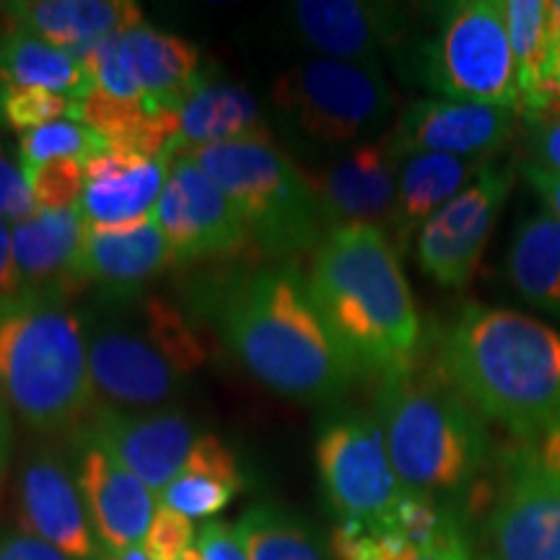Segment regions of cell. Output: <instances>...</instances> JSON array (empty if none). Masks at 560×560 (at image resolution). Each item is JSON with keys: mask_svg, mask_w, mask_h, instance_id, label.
<instances>
[{"mask_svg": "<svg viewBox=\"0 0 560 560\" xmlns=\"http://www.w3.org/2000/svg\"><path fill=\"white\" fill-rule=\"evenodd\" d=\"M514 179V164L493 161L465 192L446 202L418 231V265L441 289H465L470 283Z\"/></svg>", "mask_w": 560, "mask_h": 560, "instance_id": "cell-12", "label": "cell"}, {"mask_svg": "<svg viewBox=\"0 0 560 560\" xmlns=\"http://www.w3.org/2000/svg\"><path fill=\"white\" fill-rule=\"evenodd\" d=\"M120 45L143 102L151 107L179 109V104L206 81L200 73V50L177 34L140 24L120 34Z\"/></svg>", "mask_w": 560, "mask_h": 560, "instance_id": "cell-25", "label": "cell"}, {"mask_svg": "<svg viewBox=\"0 0 560 560\" xmlns=\"http://www.w3.org/2000/svg\"><path fill=\"white\" fill-rule=\"evenodd\" d=\"M172 265L170 244L161 234L156 219L128 229L86 226L79 260V280L81 289L94 285L100 296H136Z\"/></svg>", "mask_w": 560, "mask_h": 560, "instance_id": "cell-21", "label": "cell"}, {"mask_svg": "<svg viewBox=\"0 0 560 560\" xmlns=\"http://www.w3.org/2000/svg\"><path fill=\"white\" fill-rule=\"evenodd\" d=\"M192 520L166 506H159L143 540V550L151 560H182L192 550Z\"/></svg>", "mask_w": 560, "mask_h": 560, "instance_id": "cell-35", "label": "cell"}, {"mask_svg": "<svg viewBox=\"0 0 560 560\" xmlns=\"http://www.w3.org/2000/svg\"><path fill=\"white\" fill-rule=\"evenodd\" d=\"M13 32V21H11V13H9V3H0V39L5 37V34Z\"/></svg>", "mask_w": 560, "mask_h": 560, "instance_id": "cell-48", "label": "cell"}, {"mask_svg": "<svg viewBox=\"0 0 560 560\" xmlns=\"http://www.w3.org/2000/svg\"><path fill=\"white\" fill-rule=\"evenodd\" d=\"M107 149V140L79 120H58L50 125L26 132L19 140V164L21 170L32 172L39 164L58 159L86 161L102 156Z\"/></svg>", "mask_w": 560, "mask_h": 560, "instance_id": "cell-32", "label": "cell"}, {"mask_svg": "<svg viewBox=\"0 0 560 560\" xmlns=\"http://www.w3.org/2000/svg\"><path fill=\"white\" fill-rule=\"evenodd\" d=\"M0 392L32 431L81 429L94 410L83 314L66 296H26L0 317Z\"/></svg>", "mask_w": 560, "mask_h": 560, "instance_id": "cell-6", "label": "cell"}, {"mask_svg": "<svg viewBox=\"0 0 560 560\" xmlns=\"http://www.w3.org/2000/svg\"><path fill=\"white\" fill-rule=\"evenodd\" d=\"M503 19L516 62L522 117L535 109L548 62V3L545 0H503Z\"/></svg>", "mask_w": 560, "mask_h": 560, "instance_id": "cell-31", "label": "cell"}, {"mask_svg": "<svg viewBox=\"0 0 560 560\" xmlns=\"http://www.w3.org/2000/svg\"><path fill=\"white\" fill-rule=\"evenodd\" d=\"M486 535L493 560H560V472L535 459L516 467Z\"/></svg>", "mask_w": 560, "mask_h": 560, "instance_id": "cell-19", "label": "cell"}, {"mask_svg": "<svg viewBox=\"0 0 560 560\" xmlns=\"http://www.w3.org/2000/svg\"><path fill=\"white\" fill-rule=\"evenodd\" d=\"M397 58L405 75L441 100L495 104L522 115L501 0L436 5L429 34L410 37Z\"/></svg>", "mask_w": 560, "mask_h": 560, "instance_id": "cell-8", "label": "cell"}, {"mask_svg": "<svg viewBox=\"0 0 560 560\" xmlns=\"http://www.w3.org/2000/svg\"><path fill=\"white\" fill-rule=\"evenodd\" d=\"M548 115H560V81L542 86L540 100H537L535 109H532L524 120L535 122V120H540V117H548Z\"/></svg>", "mask_w": 560, "mask_h": 560, "instance_id": "cell-44", "label": "cell"}, {"mask_svg": "<svg viewBox=\"0 0 560 560\" xmlns=\"http://www.w3.org/2000/svg\"><path fill=\"white\" fill-rule=\"evenodd\" d=\"M32 198L37 210H70L79 208L86 190V164L75 159H58L39 164L26 172Z\"/></svg>", "mask_w": 560, "mask_h": 560, "instance_id": "cell-34", "label": "cell"}, {"mask_svg": "<svg viewBox=\"0 0 560 560\" xmlns=\"http://www.w3.org/2000/svg\"><path fill=\"white\" fill-rule=\"evenodd\" d=\"M81 314L94 408L164 410L208 359L195 322L164 296H100Z\"/></svg>", "mask_w": 560, "mask_h": 560, "instance_id": "cell-5", "label": "cell"}, {"mask_svg": "<svg viewBox=\"0 0 560 560\" xmlns=\"http://www.w3.org/2000/svg\"><path fill=\"white\" fill-rule=\"evenodd\" d=\"M314 454L325 499L340 522L380 520L408 493L392 467L380 420L366 412L342 410L327 418Z\"/></svg>", "mask_w": 560, "mask_h": 560, "instance_id": "cell-10", "label": "cell"}, {"mask_svg": "<svg viewBox=\"0 0 560 560\" xmlns=\"http://www.w3.org/2000/svg\"><path fill=\"white\" fill-rule=\"evenodd\" d=\"M192 159L247 223L252 247L270 260H293L317 249L327 223L306 172L276 143L270 132L231 143L174 149Z\"/></svg>", "mask_w": 560, "mask_h": 560, "instance_id": "cell-7", "label": "cell"}, {"mask_svg": "<svg viewBox=\"0 0 560 560\" xmlns=\"http://www.w3.org/2000/svg\"><path fill=\"white\" fill-rule=\"evenodd\" d=\"M73 433L96 441L153 493H164L200 439L192 420L172 408L145 412L94 408Z\"/></svg>", "mask_w": 560, "mask_h": 560, "instance_id": "cell-15", "label": "cell"}, {"mask_svg": "<svg viewBox=\"0 0 560 560\" xmlns=\"http://www.w3.org/2000/svg\"><path fill=\"white\" fill-rule=\"evenodd\" d=\"M306 291L355 376L382 380L423 353V322L387 231H327L314 249Z\"/></svg>", "mask_w": 560, "mask_h": 560, "instance_id": "cell-2", "label": "cell"}, {"mask_svg": "<svg viewBox=\"0 0 560 560\" xmlns=\"http://www.w3.org/2000/svg\"><path fill=\"white\" fill-rule=\"evenodd\" d=\"M293 32L322 58L382 62L412 37L410 13L395 3L363 0H301L291 5Z\"/></svg>", "mask_w": 560, "mask_h": 560, "instance_id": "cell-16", "label": "cell"}, {"mask_svg": "<svg viewBox=\"0 0 560 560\" xmlns=\"http://www.w3.org/2000/svg\"><path fill=\"white\" fill-rule=\"evenodd\" d=\"M172 153L145 161L104 151L86 161V190L79 213L89 229H128L153 219L166 179Z\"/></svg>", "mask_w": 560, "mask_h": 560, "instance_id": "cell-20", "label": "cell"}, {"mask_svg": "<svg viewBox=\"0 0 560 560\" xmlns=\"http://www.w3.org/2000/svg\"><path fill=\"white\" fill-rule=\"evenodd\" d=\"M79 102L55 91L32 86H0V122L5 128L26 136V132L58 120H75Z\"/></svg>", "mask_w": 560, "mask_h": 560, "instance_id": "cell-33", "label": "cell"}, {"mask_svg": "<svg viewBox=\"0 0 560 560\" xmlns=\"http://www.w3.org/2000/svg\"><path fill=\"white\" fill-rule=\"evenodd\" d=\"M242 488L244 475L236 454L219 436L202 433L177 478L161 493V506L187 520H208L226 509Z\"/></svg>", "mask_w": 560, "mask_h": 560, "instance_id": "cell-26", "label": "cell"}, {"mask_svg": "<svg viewBox=\"0 0 560 560\" xmlns=\"http://www.w3.org/2000/svg\"><path fill=\"white\" fill-rule=\"evenodd\" d=\"M272 102L301 138L346 151L387 136L395 91L382 62L310 58L278 75Z\"/></svg>", "mask_w": 560, "mask_h": 560, "instance_id": "cell-9", "label": "cell"}, {"mask_svg": "<svg viewBox=\"0 0 560 560\" xmlns=\"http://www.w3.org/2000/svg\"><path fill=\"white\" fill-rule=\"evenodd\" d=\"M9 13L13 32L79 52V58L104 39L143 24V11L130 0H19L9 3Z\"/></svg>", "mask_w": 560, "mask_h": 560, "instance_id": "cell-23", "label": "cell"}, {"mask_svg": "<svg viewBox=\"0 0 560 560\" xmlns=\"http://www.w3.org/2000/svg\"><path fill=\"white\" fill-rule=\"evenodd\" d=\"M200 560H249L247 550L236 535V527L229 522H208L198 540Z\"/></svg>", "mask_w": 560, "mask_h": 560, "instance_id": "cell-39", "label": "cell"}, {"mask_svg": "<svg viewBox=\"0 0 560 560\" xmlns=\"http://www.w3.org/2000/svg\"><path fill=\"white\" fill-rule=\"evenodd\" d=\"M506 270L524 301L560 319V221L556 215L542 210L516 226Z\"/></svg>", "mask_w": 560, "mask_h": 560, "instance_id": "cell-28", "label": "cell"}, {"mask_svg": "<svg viewBox=\"0 0 560 560\" xmlns=\"http://www.w3.org/2000/svg\"><path fill=\"white\" fill-rule=\"evenodd\" d=\"M400 560H472L470 550H467L465 537L457 524L444 532V535L436 537V540L429 545H420V548L410 550L408 556H402Z\"/></svg>", "mask_w": 560, "mask_h": 560, "instance_id": "cell-41", "label": "cell"}, {"mask_svg": "<svg viewBox=\"0 0 560 560\" xmlns=\"http://www.w3.org/2000/svg\"><path fill=\"white\" fill-rule=\"evenodd\" d=\"M556 81H560V0L548 3V62H545L542 86ZM537 100H540V96H537Z\"/></svg>", "mask_w": 560, "mask_h": 560, "instance_id": "cell-43", "label": "cell"}, {"mask_svg": "<svg viewBox=\"0 0 560 560\" xmlns=\"http://www.w3.org/2000/svg\"><path fill=\"white\" fill-rule=\"evenodd\" d=\"M94 560H151V558L145 556L143 545H138V548H130V550H125V552H117V556H109V552H100V556H96ZM182 560H200L198 550H190Z\"/></svg>", "mask_w": 560, "mask_h": 560, "instance_id": "cell-47", "label": "cell"}, {"mask_svg": "<svg viewBox=\"0 0 560 560\" xmlns=\"http://www.w3.org/2000/svg\"><path fill=\"white\" fill-rule=\"evenodd\" d=\"M70 436L79 452L75 480L86 503L89 522L100 540V550L117 556L138 548L149 535L153 514L159 509L156 493L96 441L83 433H70Z\"/></svg>", "mask_w": 560, "mask_h": 560, "instance_id": "cell-18", "label": "cell"}, {"mask_svg": "<svg viewBox=\"0 0 560 560\" xmlns=\"http://www.w3.org/2000/svg\"><path fill=\"white\" fill-rule=\"evenodd\" d=\"M202 314L229 353L278 395L332 402L353 382L296 262L226 272L202 291Z\"/></svg>", "mask_w": 560, "mask_h": 560, "instance_id": "cell-1", "label": "cell"}, {"mask_svg": "<svg viewBox=\"0 0 560 560\" xmlns=\"http://www.w3.org/2000/svg\"><path fill=\"white\" fill-rule=\"evenodd\" d=\"M402 159L389 136L340 151L306 172L317 195L327 231L340 226H376L392 234L397 215V179Z\"/></svg>", "mask_w": 560, "mask_h": 560, "instance_id": "cell-13", "label": "cell"}, {"mask_svg": "<svg viewBox=\"0 0 560 560\" xmlns=\"http://www.w3.org/2000/svg\"><path fill=\"white\" fill-rule=\"evenodd\" d=\"M16 506L26 535L39 537L73 560L100 556L79 480L70 475L60 452L42 446L26 454L19 467Z\"/></svg>", "mask_w": 560, "mask_h": 560, "instance_id": "cell-17", "label": "cell"}, {"mask_svg": "<svg viewBox=\"0 0 560 560\" xmlns=\"http://www.w3.org/2000/svg\"><path fill=\"white\" fill-rule=\"evenodd\" d=\"M436 359L480 418L522 439L560 431V335L527 314L470 304Z\"/></svg>", "mask_w": 560, "mask_h": 560, "instance_id": "cell-3", "label": "cell"}, {"mask_svg": "<svg viewBox=\"0 0 560 560\" xmlns=\"http://www.w3.org/2000/svg\"><path fill=\"white\" fill-rule=\"evenodd\" d=\"M174 265L240 257L252 247L247 223L206 172L172 151L170 179L153 210Z\"/></svg>", "mask_w": 560, "mask_h": 560, "instance_id": "cell-11", "label": "cell"}, {"mask_svg": "<svg viewBox=\"0 0 560 560\" xmlns=\"http://www.w3.org/2000/svg\"><path fill=\"white\" fill-rule=\"evenodd\" d=\"M234 527L249 560H327L312 524L276 503H257Z\"/></svg>", "mask_w": 560, "mask_h": 560, "instance_id": "cell-30", "label": "cell"}, {"mask_svg": "<svg viewBox=\"0 0 560 560\" xmlns=\"http://www.w3.org/2000/svg\"><path fill=\"white\" fill-rule=\"evenodd\" d=\"M0 560H73L39 537L19 529H5L0 535Z\"/></svg>", "mask_w": 560, "mask_h": 560, "instance_id": "cell-40", "label": "cell"}, {"mask_svg": "<svg viewBox=\"0 0 560 560\" xmlns=\"http://www.w3.org/2000/svg\"><path fill=\"white\" fill-rule=\"evenodd\" d=\"M535 462H540L542 467H548L552 472H560V431H552L545 439H540Z\"/></svg>", "mask_w": 560, "mask_h": 560, "instance_id": "cell-46", "label": "cell"}, {"mask_svg": "<svg viewBox=\"0 0 560 560\" xmlns=\"http://www.w3.org/2000/svg\"><path fill=\"white\" fill-rule=\"evenodd\" d=\"M177 112L182 122L177 149L231 143L268 132L260 102L249 89L236 83L206 79Z\"/></svg>", "mask_w": 560, "mask_h": 560, "instance_id": "cell-27", "label": "cell"}, {"mask_svg": "<svg viewBox=\"0 0 560 560\" xmlns=\"http://www.w3.org/2000/svg\"><path fill=\"white\" fill-rule=\"evenodd\" d=\"M527 145L532 164L560 174V115H548L529 122Z\"/></svg>", "mask_w": 560, "mask_h": 560, "instance_id": "cell-38", "label": "cell"}, {"mask_svg": "<svg viewBox=\"0 0 560 560\" xmlns=\"http://www.w3.org/2000/svg\"><path fill=\"white\" fill-rule=\"evenodd\" d=\"M376 420L408 493L441 501L465 493L490 457L486 425L439 359L420 353L376 387Z\"/></svg>", "mask_w": 560, "mask_h": 560, "instance_id": "cell-4", "label": "cell"}, {"mask_svg": "<svg viewBox=\"0 0 560 560\" xmlns=\"http://www.w3.org/2000/svg\"><path fill=\"white\" fill-rule=\"evenodd\" d=\"M11 441H13V425H11L9 400H5V395L0 392V475H3L5 467H9Z\"/></svg>", "mask_w": 560, "mask_h": 560, "instance_id": "cell-45", "label": "cell"}, {"mask_svg": "<svg viewBox=\"0 0 560 560\" xmlns=\"http://www.w3.org/2000/svg\"><path fill=\"white\" fill-rule=\"evenodd\" d=\"M30 291H26L24 278H21L19 265L13 260V244L9 221L0 219V317L21 304Z\"/></svg>", "mask_w": 560, "mask_h": 560, "instance_id": "cell-37", "label": "cell"}, {"mask_svg": "<svg viewBox=\"0 0 560 560\" xmlns=\"http://www.w3.org/2000/svg\"><path fill=\"white\" fill-rule=\"evenodd\" d=\"M495 159H459L446 153H412L400 164L397 215L389 240L397 249L408 247L412 234L425 226L446 202L465 192Z\"/></svg>", "mask_w": 560, "mask_h": 560, "instance_id": "cell-24", "label": "cell"}, {"mask_svg": "<svg viewBox=\"0 0 560 560\" xmlns=\"http://www.w3.org/2000/svg\"><path fill=\"white\" fill-rule=\"evenodd\" d=\"M86 223L79 208L37 210L11 229L13 260L30 296H75Z\"/></svg>", "mask_w": 560, "mask_h": 560, "instance_id": "cell-22", "label": "cell"}, {"mask_svg": "<svg viewBox=\"0 0 560 560\" xmlns=\"http://www.w3.org/2000/svg\"><path fill=\"white\" fill-rule=\"evenodd\" d=\"M34 213H37V206H34L30 179L0 140V219L16 226V223L32 219Z\"/></svg>", "mask_w": 560, "mask_h": 560, "instance_id": "cell-36", "label": "cell"}, {"mask_svg": "<svg viewBox=\"0 0 560 560\" xmlns=\"http://www.w3.org/2000/svg\"><path fill=\"white\" fill-rule=\"evenodd\" d=\"M520 112L495 104L423 96L400 112L387 132L397 156L446 153L459 159H495L514 138Z\"/></svg>", "mask_w": 560, "mask_h": 560, "instance_id": "cell-14", "label": "cell"}, {"mask_svg": "<svg viewBox=\"0 0 560 560\" xmlns=\"http://www.w3.org/2000/svg\"><path fill=\"white\" fill-rule=\"evenodd\" d=\"M522 174H524V179L529 182L532 190L537 192V198L545 202L548 213H552L560 221V174L548 172V170H542V166H535V164H524Z\"/></svg>", "mask_w": 560, "mask_h": 560, "instance_id": "cell-42", "label": "cell"}, {"mask_svg": "<svg viewBox=\"0 0 560 560\" xmlns=\"http://www.w3.org/2000/svg\"><path fill=\"white\" fill-rule=\"evenodd\" d=\"M0 86H32L83 100L94 83L79 55L47 45L32 34L11 32L0 39Z\"/></svg>", "mask_w": 560, "mask_h": 560, "instance_id": "cell-29", "label": "cell"}]
</instances>
